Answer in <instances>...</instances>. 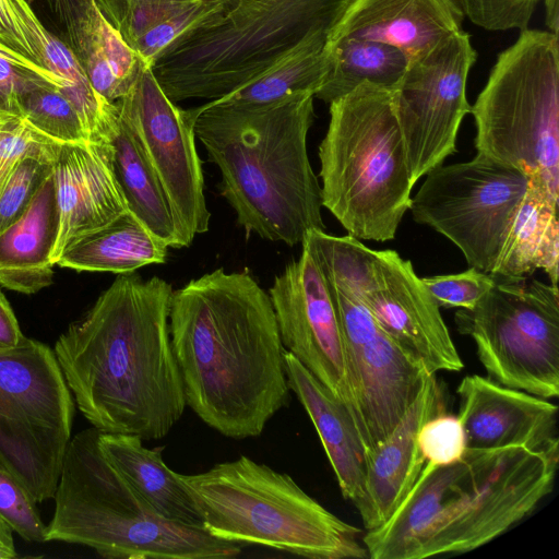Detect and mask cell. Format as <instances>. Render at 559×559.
Returning a JSON list of instances; mask_svg holds the SVG:
<instances>
[{
  "label": "cell",
  "mask_w": 559,
  "mask_h": 559,
  "mask_svg": "<svg viewBox=\"0 0 559 559\" xmlns=\"http://www.w3.org/2000/svg\"><path fill=\"white\" fill-rule=\"evenodd\" d=\"M421 281L439 307L468 310L487 294L496 277L469 266L461 273L433 275Z\"/></svg>",
  "instance_id": "f35d334b"
},
{
  "label": "cell",
  "mask_w": 559,
  "mask_h": 559,
  "mask_svg": "<svg viewBox=\"0 0 559 559\" xmlns=\"http://www.w3.org/2000/svg\"><path fill=\"white\" fill-rule=\"evenodd\" d=\"M281 340L352 415V394L337 312L325 280L302 248L269 288ZM353 417V416H352Z\"/></svg>",
  "instance_id": "e0dca14e"
},
{
  "label": "cell",
  "mask_w": 559,
  "mask_h": 559,
  "mask_svg": "<svg viewBox=\"0 0 559 559\" xmlns=\"http://www.w3.org/2000/svg\"><path fill=\"white\" fill-rule=\"evenodd\" d=\"M51 173L52 164L36 158H25L13 169L0 190V235L25 213Z\"/></svg>",
  "instance_id": "8d00e7d4"
},
{
  "label": "cell",
  "mask_w": 559,
  "mask_h": 559,
  "mask_svg": "<svg viewBox=\"0 0 559 559\" xmlns=\"http://www.w3.org/2000/svg\"><path fill=\"white\" fill-rule=\"evenodd\" d=\"M313 99L302 91L264 104L198 106L195 138L218 167L221 193L247 235L295 246L308 231L325 230L307 151Z\"/></svg>",
  "instance_id": "277c9868"
},
{
  "label": "cell",
  "mask_w": 559,
  "mask_h": 559,
  "mask_svg": "<svg viewBox=\"0 0 559 559\" xmlns=\"http://www.w3.org/2000/svg\"><path fill=\"white\" fill-rule=\"evenodd\" d=\"M58 227L51 261L78 238L129 211L114 167L112 143L62 144L52 164Z\"/></svg>",
  "instance_id": "ac0fdd59"
},
{
  "label": "cell",
  "mask_w": 559,
  "mask_h": 559,
  "mask_svg": "<svg viewBox=\"0 0 559 559\" xmlns=\"http://www.w3.org/2000/svg\"><path fill=\"white\" fill-rule=\"evenodd\" d=\"M114 167L128 209L170 248H183L169 200L136 138L119 118Z\"/></svg>",
  "instance_id": "f546056e"
},
{
  "label": "cell",
  "mask_w": 559,
  "mask_h": 559,
  "mask_svg": "<svg viewBox=\"0 0 559 559\" xmlns=\"http://www.w3.org/2000/svg\"><path fill=\"white\" fill-rule=\"evenodd\" d=\"M105 19L148 66L203 25L228 2L211 0H94Z\"/></svg>",
  "instance_id": "603a6c76"
},
{
  "label": "cell",
  "mask_w": 559,
  "mask_h": 559,
  "mask_svg": "<svg viewBox=\"0 0 559 559\" xmlns=\"http://www.w3.org/2000/svg\"><path fill=\"white\" fill-rule=\"evenodd\" d=\"M133 435L98 433V444L109 463L163 520L204 530L202 512L180 474L164 462L162 448L147 449Z\"/></svg>",
  "instance_id": "cb8c5ba5"
},
{
  "label": "cell",
  "mask_w": 559,
  "mask_h": 559,
  "mask_svg": "<svg viewBox=\"0 0 559 559\" xmlns=\"http://www.w3.org/2000/svg\"><path fill=\"white\" fill-rule=\"evenodd\" d=\"M38 61L62 82L61 93L71 102L90 142L112 143L119 131V111L96 92L71 47L50 33L26 0H11Z\"/></svg>",
  "instance_id": "4316f807"
},
{
  "label": "cell",
  "mask_w": 559,
  "mask_h": 559,
  "mask_svg": "<svg viewBox=\"0 0 559 559\" xmlns=\"http://www.w3.org/2000/svg\"><path fill=\"white\" fill-rule=\"evenodd\" d=\"M559 447L466 448L424 468L393 514L368 530L372 559H424L474 550L530 514L554 488Z\"/></svg>",
  "instance_id": "3957f363"
},
{
  "label": "cell",
  "mask_w": 559,
  "mask_h": 559,
  "mask_svg": "<svg viewBox=\"0 0 559 559\" xmlns=\"http://www.w3.org/2000/svg\"><path fill=\"white\" fill-rule=\"evenodd\" d=\"M325 283L343 335L352 416L368 457L392 432L430 372L381 328L352 290Z\"/></svg>",
  "instance_id": "5bb4252c"
},
{
  "label": "cell",
  "mask_w": 559,
  "mask_h": 559,
  "mask_svg": "<svg viewBox=\"0 0 559 559\" xmlns=\"http://www.w3.org/2000/svg\"><path fill=\"white\" fill-rule=\"evenodd\" d=\"M75 403L53 349L37 340L0 347V467L37 503L52 499Z\"/></svg>",
  "instance_id": "8fae6325"
},
{
  "label": "cell",
  "mask_w": 559,
  "mask_h": 559,
  "mask_svg": "<svg viewBox=\"0 0 559 559\" xmlns=\"http://www.w3.org/2000/svg\"><path fill=\"white\" fill-rule=\"evenodd\" d=\"M425 465L443 466L460 460L466 448V437L459 416L441 412L423 424L417 436Z\"/></svg>",
  "instance_id": "74e56055"
},
{
  "label": "cell",
  "mask_w": 559,
  "mask_h": 559,
  "mask_svg": "<svg viewBox=\"0 0 559 559\" xmlns=\"http://www.w3.org/2000/svg\"><path fill=\"white\" fill-rule=\"evenodd\" d=\"M99 430L86 428L66 450L46 542L83 545L108 559H228L241 545L160 519L109 463Z\"/></svg>",
  "instance_id": "5b68a950"
},
{
  "label": "cell",
  "mask_w": 559,
  "mask_h": 559,
  "mask_svg": "<svg viewBox=\"0 0 559 559\" xmlns=\"http://www.w3.org/2000/svg\"><path fill=\"white\" fill-rule=\"evenodd\" d=\"M453 0H353L333 22L326 41L349 37L400 49L407 63L463 29Z\"/></svg>",
  "instance_id": "44dd1931"
},
{
  "label": "cell",
  "mask_w": 559,
  "mask_h": 559,
  "mask_svg": "<svg viewBox=\"0 0 559 559\" xmlns=\"http://www.w3.org/2000/svg\"><path fill=\"white\" fill-rule=\"evenodd\" d=\"M70 35L90 0H43Z\"/></svg>",
  "instance_id": "7bdbcfd3"
},
{
  "label": "cell",
  "mask_w": 559,
  "mask_h": 559,
  "mask_svg": "<svg viewBox=\"0 0 559 559\" xmlns=\"http://www.w3.org/2000/svg\"><path fill=\"white\" fill-rule=\"evenodd\" d=\"M353 0H229L152 70L174 102L213 100L254 81L313 31L329 29Z\"/></svg>",
  "instance_id": "ba28073f"
},
{
  "label": "cell",
  "mask_w": 559,
  "mask_h": 559,
  "mask_svg": "<svg viewBox=\"0 0 559 559\" xmlns=\"http://www.w3.org/2000/svg\"><path fill=\"white\" fill-rule=\"evenodd\" d=\"M16 549L14 546L13 531L0 518V559L16 558Z\"/></svg>",
  "instance_id": "ee69618b"
},
{
  "label": "cell",
  "mask_w": 559,
  "mask_h": 559,
  "mask_svg": "<svg viewBox=\"0 0 559 559\" xmlns=\"http://www.w3.org/2000/svg\"><path fill=\"white\" fill-rule=\"evenodd\" d=\"M47 85L62 88V82L43 64L0 44V112L20 115L21 97Z\"/></svg>",
  "instance_id": "e575fe53"
},
{
  "label": "cell",
  "mask_w": 559,
  "mask_h": 559,
  "mask_svg": "<svg viewBox=\"0 0 559 559\" xmlns=\"http://www.w3.org/2000/svg\"><path fill=\"white\" fill-rule=\"evenodd\" d=\"M328 72L314 98L326 104L349 93L362 82L392 91L403 76L407 59L388 44L344 37L325 40Z\"/></svg>",
  "instance_id": "4dcf8cb0"
},
{
  "label": "cell",
  "mask_w": 559,
  "mask_h": 559,
  "mask_svg": "<svg viewBox=\"0 0 559 559\" xmlns=\"http://www.w3.org/2000/svg\"><path fill=\"white\" fill-rule=\"evenodd\" d=\"M0 518L22 539L46 543V524L29 491L9 472L0 467Z\"/></svg>",
  "instance_id": "d590c367"
},
{
  "label": "cell",
  "mask_w": 559,
  "mask_h": 559,
  "mask_svg": "<svg viewBox=\"0 0 559 559\" xmlns=\"http://www.w3.org/2000/svg\"><path fill=\"white\" fill-rule=\"evenodd\" d=\"M464 17L487 31H523L539 0H453Z\"/></svg>",
  "instance_id": "ab89813d"
},
{
  "label": "cell",
  "mask_w": 559,
  "mask_h": 559,
  "mask_svg": "<svg viewBox=\"0 0 559 559\" xmlns=\"http://www.w3.org/2000/svg\"><path fill=\"white\" fill-rule=\"evenodd\" d=\"M0 44L13 49L31 60L39 62L25 31L16 16L11 0H0Z\"/></svg>",
  "instance_id": "60d3db41"
},
{
  "label": "cell",
  "mask_w": 559,
  "mask_h": 559,
  "mask_svg": "<svg viewBox=\"0 0 559 559\" xmlns=\"http://www.w3.org/2000/svg\"><path fill=\"white\" fill-rule=\"evenodd\" d=\"M558 201L544 186L527 177L525 194L512 218L491 275L522 281L538 269L558 286Z\"/></svg>",
  "instance_id": "484cf974"
},
{
  "label": "cell",
  "mask_w": 559,
  "mask_h": 559,
  "mask_svg": "<svg viewBox=\"0 0 559 559\" xmlns=\"http://www.w3.org/2000/svg\"><path fill=\"white\" fill-rule=\"evenodd\" d=\"M460 333L476 345L488 378L543 399L559 395L558 286L496 282L472 309H459Z\"/></svg>",
  "instance_id": "7c38bea8"
},
{
  "label": "cell",
  "mask_w": 559,
  "mask_h": 559,
  "mask_svg": "<svg viewBox=\"0 0 559 559\" xmlns=\"http://www.w3.org/2000/svg\"><path fill=\"white\" fill-rule=\"evenodd\" d=\"M173 286L119 274L57 338L53 353L84 418L102 432L164 438L187 406L169 333Z\"/></svg>",
  "instance_id": "6da1fadb"
},
{
  "label": "cell",
  "mask_w": 559,
  "mask_h": 559,
  "mask_svg": "<svg viewBox=\"0 0 559 559\" xmlns=\"http://www.w3.org/2000/svg\"><path fill=\"white\" fill-rule=\"evenodd\" d=\"M289 389L309 415L343 497L356 506L364 492L367 454L346 407L292 353L285 349Z\"/></svg>",
  "instance_id": "7402d4cb"
},
{
  "label": "cell",
  "mask_w": 559,
  "mask_h": 559,
  "mask_svg": "<svg viewBox=\"0 0 559 559\" xmlns=\"http://www.w3.org/2000/svg\"><path fill=\"white\" fill-rule=\"evenodd\" d=\"M180 478L213 537L313 559L369 558L360 528L326 510L289 475L246 455Z\"/></svg>",
  "instance_id": "52a82bcc"
},
{
  "label": "cell",
  "mask_w": 559,
  "mask_h": 559,
  "mask_svg": "<svg viewBox=\"0 0 559 559\" xmlns=\"http://www.w3.org/2000/svg\"><path fill=\"white\" fill-rule=\"evenodd\" d=\"M328 29L308 34L287 56L254 81L221 98V103L264 104L290 94L318 92L328 72L324 51Z\"/></svg>",
  "instance_id": "1f68e13d"
},
{
  "label": "cell",
  "mask_w": 559,
  "mask_h": 559,
  "mask_svg": "<svg viewBox=\"0 0 559 559\" xmlns=\"http://www.w3.org/2000/svg\"><path fill=\"white\" fill-rule=\"evenodd\" d=\"M425 176L411 201L414 221L453 242L469 266L491 273L525 194L527 176L479 154L468 162L440 165Z\"/></svg>",
  "instance_id": "4fadbf2b"
},
{
  "label": "cell",
  "mask_w": 559,
  "mask_h": 559,
  "mask_svg": "<svg viewBox=\"0 0 559 559\" xmlns=\"http://www.w3.org/2000/svg\"><path fill=\"white\" fill-rule=\"evenodd\" d=\"M559 0H544L545 23L548 32L558 36L559 31Z\"/></svg>",
  "instance_id": "f6af8a7d"
},
{
  "label": "cell",
  "mask_w": 559,
  "mask_h": 559,
  "mask_svg": "<svg viewBox=\"0 0 559 559\" xmlns=\"http://www.w3.org/2000/svg\"><path fill=\"white\" fill-rule=\"evenodd\" d=\"M443 411L438 380L435 373H427L401 420L367 457L364 492L355 506L367 531L383 524L416 483L425 465L417 442L419 429Z\"/></svg>",
  "instance_id": "ffe728a7"
},
{
  "label": "cell",
  "mask_w": 559,
  "mask_h": 559,
  "mask_svg": "<svg viewBox=\"0 0 559 559\" xmlns=\"http://www.w3.org/2000/svg\"><path fill=\"white\" fill-rule=\"evenodd\" d=\"M168 245L130 211L66 248L56 264L78 272L132 273L166 261Z\"/></svg>",
  "instance_id": "83f0119b"
},
{
  "label": "cell",
  "mask_w": 559,
  "mask_h": 559,
  "mask_svg": "<svg viewBox=\"0 0 559 559\" xmlns=\"http://www.w3.org/2000/svg\"><path fill=\"white\" fill-rule=\"evenodd\" d=\"M116 105L162 183L183 247L190 246L195 235L209 230L211 218L195 147L198 107L183 109L174 103L145 62Z\"/></svg>",
  "instance_id": "2e32d148"
},
{
  "label": "cell",
  "mask_w": 559,
  "mask_h": 559,
  "mask_svg": "<svg viewBox=\"0 0 559 559\" xmlns=\"http://www.w3.org/2000/svg\"><path fill=\"white\" fill-rule=\"evenodd\" d=\"M329 105L319 145L322 205L359 240H393L415 183L392 92L362 82Z\"/></svg>",
  "instance_id": "8992f818"
},
{
  "label": "cell",
  "mask_w": 559,
  "mask_h": 559,
  "mask_svg": "<svg viewBox=\"0 0 559 559\" xmlns=\"http://www.w3.org/2000/svg\"><path fill=\"white\" fill-rule=\"evenodd\" d=\"M477 58L464 29L407 63L391 91L414 183L456 152L464 117L469 71Z\"/></svg>",
  "instance_id": "9a60e30c"
},
{
  "label": "cell",
  "mask_w": 559,
  "mask_h": 559,
  "mask_svg": "<svg viewBox=\"0 0 559 559\" xmlns=\"http://www.w3.org/2000/svg\"><path fill=\"white\" fill-rule=\"evenodd\" d=\"M19 112L36 130L60 144L90 142L75 108L53 85L24 94Z\"/></svg>",
  "instance_id": "d6a6232c"
},
{
  "label": "cell",
  "mask_w": 559,
  "mask_h": 559,
  "mask_svg": "<svg viewBox=\"0 0 559 559\" xmlns=\"http://www.w3.org/2000/svg\"><path fill=\"white\" fill-rule=\"evenodd\" d=\"M62 144L46 136L21 115L0 112V190L25 158L53 164Z\"/></svg>",
  "instance_id": "836d02e7"
},
{
  "label": "cell",
  "mask_w": 559,
  "mask_h": 559,
  "mask_svg": "<svg viewBox=\"0 0 559 559\" xmlns=\"http://www.w3.org/2000/svg\"><path fill=\"white\" fill-rule=\"evenodd\" d=\"M57 227L55 188L50 175L25 213L0 235L2 287L32 295L51 285L55 265L51 251Z\"/></svg>",
  "instance_id": "d4e9b609"
},
{
  "label": "cell",
  "mask_w": 559,
  "mask_h": 559,
  "mask_svg": "<svg viewBox=\"0 0 559 559\" xmlns=\"http://www.w3.org/2000/svg\"><path fill=\"white\" fill-rule=\"evenodd\" d=\"M301 245L323 277L352 290L430 373L463 369L440 307L409 260L394 250L370 249L350 235L338 237L320 229L308 231Z\"/></svg>",
  "instance_id": "30bf717a"
},
{
  "label": "cell",
  "mask_w": 559,
  "mask_h": 559,
  "mask_svg": "<svg viewBox=\"0 0 559 559\" xmlns=\"http://www.w3.org/2000/svg\"><path fill=\"white\" fill-rule=\"evenodd\" d=\"M211 1H226V2H228L229 0H211Z\"/></svg>",
  "instance_id": "bcb514c9"
},
{
  "label": "cell",
  "mask_w": 559,
  "mask_h": 559,
  "mask_svg": "<svg viewBox=\"0 0 559 559\" xmlns=\"http://www.w3.org/2000/svg\"><path fill=\"white\" fill-rule=\"evenodd\" d=\"M169 333L186 404L219 433L258 437L287 405L274 309L249 273L218 267L173 290Z\"/></svg>",
  "instance_id": "7a4b0ae2"
},
{
  "label": "cell",
  "mask_w": 559,
  "mask_h": 559,
  "mask_svg": "<svg viewBox=\"0 0 559 559\" xmlns=\"http://www.w3.org/2000/svg\"><path fill=\"white\" fill-rule=\"evenodd\" d=\"M68 38L98 94L116 103L128 93L144 61L105 19L94 0L85 4Z\"/></svg>",
  "instance_id": "f1b7e54d"
},
{
  "label": "cell",
  "mask_w": 559,
  "mask_h": 559,
  "mask_svg": "<svg viewBox=\"0 0 559 559\" xmlns=\"http://www.w3.org/2000/svg\"><path fill=\"white\" fill-rule=\"evenodd\" d=\"M477 154L519 168L559 202V40L525 28L471 106Z\"/></svg>",
  "instance_id": "9c48e42d"
},
{
  "label": "cell",
  "mask_w": 559,
  "mask_h": 559,
  "mask_svg": "<svg viewBox=\"0 0 559 559\" xmlns=\"http://www.w3.org/2000/svg\"><path fill=\"white\" fill-rule=\"evenodd\" d=\"M13 309L0 292V347H15L26 341Z\"/></svg>",
  "instance_id": "b9f144b4"
},
{
  "label": "cell",
  "mask_w": 559,
  "mask_h": 559,
  "mask_svg": "<svg viewBox=\"0 0 559 559\" xmlns=\"http://www.w3.org/2000/svg\"><path fill=\"white\" fill-rule=\"evenodd\" d=\"M456 392L467 448L559 447L558 406L547 399L478 374L464 377Z\"/></svg>",
  "instance_id": "d6986e66"
}]
</instances>
